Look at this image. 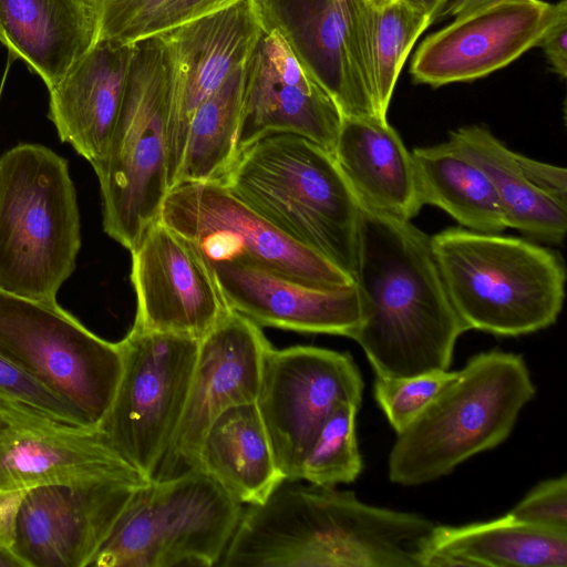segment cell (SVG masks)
<instances>
[{"instance_id": "obj_12", "label": "cell", "mask_w": 567, "mask_h": 567, "mask_svg": "<svg viewBox=\"0 0 567 567\" xmlns=\"http://www.w3.org/2000/svg\"><path fill=\"white\" fill-rule=\"evenodd\" d=\"M362 392L361 373L348 353L270 347L256 405L285 481H300L302 461L323 422L342 403L361 405Z\"/></svg>"}, {"instance_id": "obj_9", "label": "cell", "mask_w": 567, "mask_h": 567, "mask_svg": "<svg viewBox=\"0 0 567 567\" xmlns=\"http://www.w3.org/2000/svg\"><path fill=\"white\" fill-rule=\"evenodd\" d=\"M199 340L132 327L120 341L121 378L100 429L111 445L153 480L179 425Z\"/></svg>"}, {"instance_id": "obj_4", "label": "cell", "mask_w": 567, "mask_h": 567, "mask_svg": "<svg viewBox=\"0 0 567 567\" xmlns=\"http://www.w3.org/2000/svg\"><path fill=\"white\" fill-rule=\"evenodd\" d=\"M431 247L467 330L517 337L556 322L566 270L555 251L525 238L466 228L435 234Z\"/></svg>"}, {"instance_id": "obj_31", "label": "cell", "mask_w": 567, "mask_h": 567, "mask_svg": "<svg viewBox=\"0 0 567 567\" xmlns=\"http://www.w3.org/2000/svg\"><path fill=\"white\" fill-rule=\"evenodd\" d=\"M455 374L456 371L433 370L399 378L375 375L374 398L398 434L424 410Z\"/></svg>"}, {"instance_id": "obj_30", "label": "cell", "mask_w": 567, "mask_h": 567, "mask_svg": "<svg viewBox=\"0 0 567 567\" xmlns=\"http://www.w3.org/2000/svg\"><path fill=\"white\" fill-rule=\"evenodd\" d=\"M359 408L346 402L330 413L302 461L300 481L336 486L358 478L363 467L355 432Z\"/></svg>"}, {"instance_id": "obj_11", "label": "cell", "mask_w": 567, "mask_h": 567, "mask_svg": "<svg viewBox=\"0 0 567 567\" xmlns=\"http://www.w3.org/2000/svg\"><path fill=\"white\" fill-rule=\"evenodd\" d=\"M159 220L194 243L206 260L239 259L313 287L354 284L351 275L288 237L218 181L169 189Z\"/></svg>"}, {"instance_id": "obj_39", "label": "cell", "mask_w": 567, "mask_h": 567, "mask_svg": "<svg viewBox=\"0 0 567 567\" xmlns=\"http://www.w3.org/2000/svg\"><path fill=\"white\" fill-rule=\"evenodd\" d=\"M0 567H20L19 563L0 547Z\"/></svg>"}, {"instance_id": "obj_35", "label": "cell", "mask_w": 567, "mask_h": 567, "mask_svg": "<svg viewBox=\"0 0 567 567\" xmlns=\"http://www.w3.org/2000/svg\"><path fill=\"white\" fill-rule=\"evenodd\" d=\"M518 163L526 177L544 193L567 203V171L517 153Z\"/></svg>"}, {"instance_id": "obj_2", "label": "cell", "mask_w": 567, "mask_h": 567, "mask_svg": "<svg viewBox=\"0 0 567 567\" xmlns=\"http://www.w3.org/2000/svg\"><path fill=\"white\" fill-rule=\"evenodd\" d=\"M218 182L354 279L360 205L327 150L299 135L270 134L243 151Z\"/></svg>"}, {"instance_id": "obj_14", "label": "cell", "mask_w": 567, "mask_h": 567, "mask_svg": "<svg viewBox=\"0 0 567 567\" xmlns=\"http://www.w3.org/2000/svg\"><path fill=\"white\" fill-rule=\"evenodd\" d=\"M265 27L256 0H231L156 35L171 76L167 184L177 174L190 120L198 105L250 58Z\"/></svg>"}, {"instance_id": "obj_15", "label": "cell", "mask_w": 567, "mask_h": 567, "mask_svg": "<svg viewBox=\"0 0 567 567\" xmlns=\"http://www.w3.org/2000/svg\"><path fill=\"white\" fill-rule=\"evenodd\" d=\"M564 12L566 0H503L454 18L422 41L411 74L434 87L486 76L537 47Z\"/></svg>"}, {"instance_id": "obj_6", "label": "cell", "mask_w": 567, "mask_h": 567, "mask_svg": "<svg viewBox=\"0 0 567 567\" xmlns=\"http://www.w3.org/2000/svg\"><path fill=\"white\" fill-rule=\"evenodd\" d=\"M134 43L124 99L99 179L103 228L130 251L159 219L167 184L171 76L156 35Z\"/></svg>"}, {"instance_id": "obj_34", "label": "cell", "mask_w": 567, "mask_h": 567, "mask_svg": "<svg viewBox=\"0 0 567 567\" xmlns=\"http://www.w3.org/2000/svg\"><path fill=\"white\" fill-rule=\"evenodd\" d=\"M231 0H168L145 23L137 40L213 11Z\"/></svg>"}, {"instance_id": "obj_8", "label": "cell", "mask_w": 567, "mask_h": 567, "mask_svg": "<svg viewBox=\"0 0 567 567\" xmlns=\"http://www.w3.org/2000/svg\"><path fill=\"white\" fill-rule=\"evenodd\" d=\"M0 353L101 426L122 373L120 342L96 336L58 301L0 290Z\"/></svg>"}, {"instance_id": "obj_29", "label": "cell", "mask_w": 567, "mask_h": 567, "mask_svg": "<svg viewBox=\"0 0 567 567\" xmlns=\"http://www.w3.org/2000/svg\"><path fill=\"white\" fill-rule=\"evenodd\" d=\"M246 64L234 70L194 112L172 188L219 181L236 161Z\"/></svg>"}, {"instance_id": "obj_19", "label": "cell", "mask_w": 567, "mask_h": 567, "mask_svg": "<svg viewBox=\"0 0 567 567\" xmlns=\"http://www.w3.org/2000/svg\"><path fill=\"white\" fill-rule=\"evenodd\" d=\"M256 3L265 30H275L285 39L300 63L333 99L342 116H379L362 75L349 0Z\"/></svg>"}, {"instance_id": "obj_1", "label": "cell", "mask_w": 567, "mask_h": 567, "mask_svg": "<svg viewBox=\"0 0 567 567\" xmlns=\"http://www.w3.org/2000/svg\"><path fill=\"white\" fill-rule=\"evenodd\" d=\"M357 252L361 323L352 340L375 375L449 370L467 329L445 289L431 237L411 220L360 205Z\"/></svg>"}, {"instance_id": "obj_37", "label": "cell", "mask_w": 567, "mask_h": 567, "mask_svg": "<svg viewBox=\"0 0 567 567\" xmlns=\"http://www.w3.org/2000/svg\"><path fill=\"white\" fill-rule=\"evenodd\" d=\"M499 1L503 0H446L437 12L434 22L447 18H457Z\"/></svg>"}, {"instance_id": "obj_27", "label": "cell", "mask_w": 567, "mask_h": 567, "mask_svg": "<svg viewBox=\"0 0 567 567\" xmlns=\"http://www.w3.org/2000/svg\"><path fill=\"white\" fill-rule=\"evenodd\" d=\"M422 205L446 212L466 229L501 233L507 224L483 169L450 141L412 152Z\"/></svg>"}, {"instance_id": "obj_10", "label": "cell", "mask_w": 567, "mask_h": 567, "mask_svg": "<svg viewBox=\"0 0 567 567\" xmlns=\"http://www.w3.org/2000/svg\"><path fill=\"white\" fill-rule=\"evenodd\" d=\"M150 482L115 480L0 492V547L20 567H87Z\"/></svg>"}, {"instance_id": "obj_25", "label": "cell", "mask_w": 567, "mask_h": 567, "mask_svg": "<svg viewBox=\"0 0 567 567\" xmlns=\"http://www.w3.org/2000/svg\"><path fill=\"white\" fill-rule=\"evenodd\" d=\"M197 468L243 505L264 502L285 481L256 402L234 405L212 422Z\"/></svg>"}, {"instance_id": "obj_13", "label": "cell", "mask_w": 567, "mask_h": 567, "mask_svg": "<svg viewBox=\"0 0 567 567\" xmlns=\"http://www.w3.org/2000/svg\"><path fill=\"white\" fill-rule=\"evenodd\" d=\"M115 480L151 481L100 427L65 423L0 395V492Z\"/></svg>"}, {"instance_id": "obj_7", "label": "cell", "mask_w": 567, "mask_h": 567, "mask_svg": "<svg viewBox=\"0 0 567 567\" xmlns=\"http://www.w3.org/2000/svg\"><path fill=\"white\" fill-rule=\"evenodd\" d=\"M243 511L244 505L200 468L151 480L87 567L219 565Z\"/></svg>"}, {"instance_id": "obj_36", "label": "cell", "mask_w": 567, "mask_h": 567, "mask_svg": "<svg viewBox=\"0 0 567 567\" xmlns=\"http://www.w3.org/2000/svg\"><path fill=\"white\" fill-rule=\"evenodd\" d=\"M542 48L553 71L563 79L567 75V12H564L548 28L538 45Z\"/></svg>"}, {"instance_id": "obj_33", "label": "cell", "mask_w": 567, "mask_h": 567, "mask_svg": "<svg viewBox=\"0 0 567 567\" xmlns=\"http://www.w3.org/2000/svg\"><path fill=\"white\" fill-rule=\"evenodd\" d=\"M507 514L523 523L567 530L566 475L540 482Z\"/></svg>"}, {"instance_id": "obj_23", "label": "cell", "mask_w": 567, "mask_h": 567, "mask_svg": "<svg viewBox=\"0 0 567 567\" xmlns=\"http://www.w3.org/2000/svg\"><path fill=\"white\" fill-rule=\"evenodd\" d=\"M97 21L81 0H0V43L50 91L94 44Z\"/></svg>"}, {"instance_id": "obj_16", "label": "cell", "mask_w": 567, "mask_h": 567, "mask_svg": "<svg viewBox=\"0 0 567 567\" xmlns=\"http://www.w3.org/2000/svg\"><path fill=\"white\" fill-rule=\"evenodd\" d=\"M131 254L133 327L200 340L229 310L198 247L159 219Z\"/></svg>"}, {"instance_id": "obj_18", "label": "cell", "mask_w": 567, "mask_h": 567, "mask_svg": "<svg viewBox=\"0 0 567 567\" xmlns=\"http://www.w3.org/2000/svg\"><path fill=\"white\" fill-rule=\"evenodd\" d=\"M342 117L285 39L265 30L246 64L236 155L276 133L306 137L332 154Z\"/></svg>"}, {"instance_id": "obj_28", "label": "cell", "mask_w": 567, "mask_h": 567, "mask_svg": "<svg viewBox=\"0 0 567 567\" xmlns=\"http://www.w3.org/2000/svg\"><path fill=\"white\" fill-rule=\"evenodd\" d=\"M362 75L377 113L386 112L402 66L430 18L406 0H349Z\"/></svg>"}, {"instance_id": "obj_40", "label": "cell", "mask_w": 567, "mask_h": 567, "mask_svg": "<svg viewBox=\"0 0 567 567\" xmlns=\"http://www.w3.org/2000/svg\"><path fill=\"white\" fill-rule=\"evenodd\" d=\"M81 1L84 2L91 9H93L97 13V17H99L103 6L105 4V2L107 0H81Z\"/></svg>"}, {"instance_id": "obj_3", "label": "cell", "mask_w": 567, "mask_h": 567, "mask_svg": "<svg viewBox=\"0 0 567 567\" xmlns=\"http://www.w3.org/2000/svg\"><path fill=\"white\" fill-rule=\"evenodd\" d=\"M535 393L520 355L499 350L473 355L396 434L388 461L390 481L403 486L425 484L498 446Z\"/></svg>"}, {"instance_id": "obj_32", "label": "cell", "mask_w": 567, "mask_h": 567, "mask_svg": "<svg viewBox=\"0 0 567 567\" xmlns=\"http://www.w3.org/2000/svg\"><path fill=\"white\" fill-rule=\"evenodd\" d=\"M0 395L37 408L62 422L91 426L72 404L16 367L1 353Z\"/></svg>"}, {"instance_id": "obj_24", "label": "cell", "mask_w": 567, "mask_h": 567, "mask_svg": "<svg viewBox=\"0 0 567 567\" xmlns=\"http://www.w3.org/2000/svg\"><path fill=\"white\" fill-rule=\"evenodd\" d=\"M423 567H566L567 530L519 522L508 514L462 526L435 525Z\"/></svg>"}, {"instance_id": "obj_38", "label": "cell", "mask_w": 567, "mask_h": 567, "mask_svg": "<svg viewBox=\"0 0 567 567\" xmlns=\"http://www.w3.org/2000/svg\"><path fill=\"white\" fill-rule=\"evenodd\" d=\"M412 6H414L420 11L424 12L431 21V24L434 22V19L444 4L446 0H406Z\"/></svg>"}, {"instance_id": "obj_5", "label": "cell", "mask_w": 567, "mask_h": 567, "mask_svg": "<svg viewBox=\"0 0 567 567\" xmlns=\"http://www.w3.org/2000/svg\"><path fill=\"white\" fill-rule=\"evenodd\" d=\"M81 248L80 212L68 161L19 143L0 156V290L56 301Z\"/></svg>"}, {"instance_id": "obj_17", "label": "cell", "mask_w": 567, "mask_h": 567, "mask_svg": "<svg viewBox=\"0 0 567 567\" xmlns=\"http://www.w3.org/2000/svg\"><path fill=\"white\" fill-rule=\"evenodd\" d=\"M270 347L258 324L231 309L199 340L184 412L154 478L197 468L212 422L234 405L256 402Z\"/></svg>"}, {"instance_id": "obj_26", "label": "cell", "mask_w": 567, "mask_h": 567, "mask_svg": "<svg viewBox=\"0 0 567 567\" xmlns=\"http://www.w3.org/2000/svg\"><path fill=\"white\" fill-rule=\"evenodd\" d=\"M449 141L489 178L507 228L550 245L561 244L567 229V203L544 193L524 174L517 153L483 126H463Z\"/></svg>"}, {"instance_id": "obj_20", "label": "cell", "mask_w": 567, "mask_h": 567, "mask_svg": "<svg viewBox=\"0 0 567 567\" xmlns=\"http://www.w3.org/2000/svg\"><path fill=\"white\" fill-rule=\"evenodd\" d=\"M207 262L227 307L259 327L352 339L361 323L355 284L321 288L239 259Z\"/></svg>"}, {"instance_id": "obj_22", "label": "cell", "mask_w": 567, "mask_h": 567, "mask_svg": "<svg viewBox=\"0 0 567 567\" xmlns=\"http://www.w3.org/2000/svg\"><path fill=\"white\" fill-rule=\"evenodd\" d=\"M332 156L359 205L405 220L419 214L412 154L386 118L343 116Z\"/></svg>"}, {"instance_id": "obj_21", "label": "cell", "mask_w": 567, "mask_h": 567, "mask_svg": "<svg viewBox=\"0 0 567 567\" xmlns=\"http://www.w3.org/2000/svg\"><path fill=\"white\" fill-rule=\"evenodd\" d=\"M134 43L97 40L49 91L48 117L61 142L95 168L120 114Z\"/></svg>"}]
</instances>
